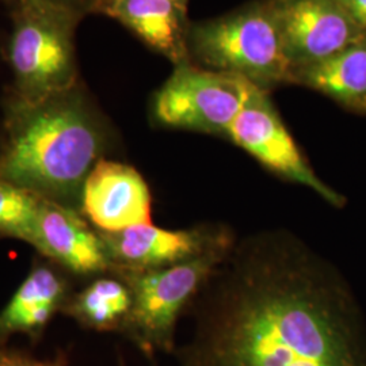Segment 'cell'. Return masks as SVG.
Here are the masks:
<instances>
[{
	"label": "cell",
	"mask_w": 366,
	"mask_h": 366,
	"mask_svg": "<svg viewBox=\"0 0 366 366\" xmlns=\"http://www.w3.org/2000/svg\"><path fill=\"white\" fill-rule=\"evenodd\" d=\"M198 295L182 366H366L340 293L293 236L234 244Z\"/></svg>",
	"instance_id": "6da1fadb"
},
{
	"label": "cell",
	"mask_w": 366,
	"mask_h": 366,
	"mask_svg": "<svg viewBox=\"0 0 366 366\" xmlns=\"http://www.w3.org/2000/svg\"><path fill=\"white\" fill-rule=\"evenodd\" d=\"M0 154V179L80 207L84 181L109 144L105 121L78 86L39 101L14 97Z\"/></svg>",
	"instance_id": "7a4b0ae2"
},
{
	"label": "cell",
	"mask_w": 366,
	"mask_h": 366,
	"mask_svg": "<svg viewBox=\"0 0 366 366\" xmlns=\"http://www.w3.org/2000/svg\"><path fill=\"white\" fill-rule=\"evenodd\" d=\"M187 49L193 64L242 76L266 92L293 84V68L270 0L190 24Z\"/></svg>",
	"instance_id": "3957f363"
},
{
	"label": "cell",
	"mask_w": 366,
	"mask_h": 366,
	"mask_svg": "<svg viewBox=\"0 0 366 366\" xmlns=\"http://www.w3.org/2000/svg\"><path fill=\"white\" fill-rule=\"evenodd\" d=\"M9 54L15 98L39 101L76 86L75 29L81 14L44 0L15 1Z\"/></svg>",
	"instance_id": "277c9868"
},
{
	"label": "cell",
	"mask_w": 366,
	"mask_h": 366,
	"mask_svg": "<svg viewBox=\"0 0 366 366\" xmlns=\"http://www.w3.org/2000/svg\"><path fill=\"white\" fill-rule=\"evenodd\" d=\"M235 242L229 231L204 252L169 267L119 277L132 292L125 334L148 357L172 352L175 328L184 307L196 299Z\"/></svg>",
	"instance_id": "5b68a950"
},
{
	"label": "cell",
	"mask_w": 366,
	"mask_h": 366,
	"mask_svg": "<svg viewBox=\"0 0 366 366\" xmlns=\"http://www.w3.org/2000/svg\"><path fill=\"white\" fill-rule=\"evenodd\" d=\"M259 87L234 74L186 61L155 94L152 117L159 125L227 139L234 121Z\"/></svg>",
	"instance_id": "8992f818"
},
{
	"label": "cell",
	"mask_w": 366,
	"mask_h": 366,
	"mask_svg": "<svg viewBox=\"0 0 366 366\" xmlns=\"http://www.w3.org/2000/svg\"><path fill=\"white\" fill-rule=\"evenodd\" d=\"M277 175L310 187L334 207L345 198L320 181L311 169L270 99V92L258 89L236 117L227 136Z\"/></svg>",
	"instance_id": "52a82bcc"
},
{
	"label": "cell",
	"mask_w": 366,
	"mask_h": 366,
	"mask_svg": "<svg viewBox=\"0 0 366 366\" xmlns=\"http://www.w3.org/2000/svg\"><path fill=\"white\" fill-rule=\"evenodd\" d=\"M270 1L293 74L366 37L338 0Z\"/></svg>",
	"instance_id": "ba28073f"
},
{
	"label": "cell",
	"mask_w": 366,
	"mask_h": 366,
	"mask_svg": "<svg viewBox=\"0 0 366 366\" xmlns=\"http://www.w3.org/2000/svg\"><path fill=\"white\" fill-rule=\"evenodd\" d=\"M81 213L101 232L152 224V197L142 174L121 162L99 159L80 196Z\"/></svg>",
	"instance_id": "9c48e42d"
},
{
	"label": "cell",
	"mask_w": 366,
	"mask_h": 366,
	"mask_svg": "<svg viewBox=\"0 0 366 366\" xmlns=\"http://www.w3.org/2000/svg\"><path fill=\"white\" fill-rule=\"evenodd\" d=\"M228 229L194 228L169 231L152 224L118 232H99L112 270L118 275L169 267L204 252Z\"/></svg>",
	"instance_id": "30bf717a"
},
{
	"label": "cell",
	"mask_w": 366,
	"mask_h": 366,
	"mask_svg": "<svg viewBox=\"0 0 366 366\" xmlns=\"http://www.w3.org/2000/svg\"><path fill=\"white\" fill-rule=\"evenodd\" d=\"M30 244L76 274L112 270L104 240L76 210L42 198Z\"/></svg>",
	"instance_id": "8fae6325"
},
{
	"label": "cell",
	"mask_w": 366,
	"mask_h": 366,
	"mask_svg": "<svg viewBox=\"0 0 366 366\" xmlns=\"http://www.w3.org/2000/svg\"><path fill=\"white\" fill-rule=\"evenodd\" d=\"M92 11L128 27L174 66L189 60L187 7L172 0H94Z\"/></svg>",
	"instance_id": "7c38bea8"
},
{
	"label": "cell",
	"mask_w": 366,
	"mask_h": 366,
	"mask_svg": "<svg viewBox=\"0 0 366 366\" xmlns=\"http://www.w3.org/2000/svg\"><path fill=\"white\" fill-rule=\"evenodd\" d=\"M66 296L60 275L46 266L36 267L0 312V346L14 334L39 338L53 315L63 308Z\"/></svg>",
	"instance_id": "4fadbf2b"
},
{
	"label": "cell",
	"mask_w": 366,
	"mask_h": 366,
	"mask_svg": "<svg viewBox=\"0 0 366 366\" xmlns=\"http://www.w3.org/2000/svg\"><path fill=\"white\" fill-rule=\"evenodd\" d=\"M293 84L310 87L366 114V37L323 61L295 71Z\"/></svg>",
	"instance_id": "5bb4252c"
},
{
	"label": "cell",
	"mask_w": 366,
	"mask_h": 366,
	"mask_svg": "<svg viewBox=\"0 0 366 366\" xmlns=\"http://www.w3.org/2000/svg\"><path fill=\"white\" fill-rule=\"evenodd\" d=\"M83 327L125 332L132 311V292L122 280L99 278L63 307Z\"/></svg>",
	"instance_id": "9a60e30c"
},
{
	"label": "cell",
	"mask_w": 366,
	"mask_h": 366,
	"mask_svg": "<svg viewBox=\"0 0 366 366\" xmlns=\"http://www.w3.org/2000/svg\"><path fill=\"white\" fill-rule=\"evenodd\" d=\"M42 197L0 179V235L30 243Z\"/></svg>",
	"instance_id": "2e32d148"
},
{
	"label": "cell",
	"mask_w": 366,
	"mask_h": 366,
	"mask_svg": "<svg viewBox=\"0 0 366 366\" xmlns=\"http://www.w3.org/2000/svg\"><path fill=\"white\" fill-rule=\"evenodd\" d=\"M0 366H66L64 358L39 360L18 350L0 346Z\"/></svg>",
	"instance_id": "e0dca14e"
},
{
	"label": "cell",
	"mask_w": 366,
	"mask_h": 366,
	"mask_svg": "<svg viewBox=\"0 0 366 366\" xmlns=\"http://www.w3.org/2000/svg\"><path fill=\"white\" fill-rule=\"evenodd\" d=\"M352 16L355 25L366 34V0H338Z\"/></svg>",
	"instance_id": "ac0fdd59"
},
{
	"label": "cell",
	"mask_w": 366,
	"mask_h": 366,
	"mask_svg": "<svg viewBox=\"0 0 366 366\" xmlns=\"http://www.w3.org/2000/svg\"><path fill=\"white\" fill-rule=\"evenodd\" d=\"M15 1H19V0H15ZM44 1H51V3H56V4L66 6V7L78 10L80 13L90 10L92 3H94V0H44Z\"/></svg>",
	"instance_id": "d6986e66"
},
{
	"label": "cell",
	"mask_w": 366,
	"mask_h": 366,
	"mask_svg": "<svg viewBox=\"0 0 366 366\" xmlns=\"http://www.w3.org/2000/svg\"><path fill=\"white\" fill-rule=\"evenodd\" d=\"M172 1H175V3H178V4H182V6L187 7V0H172Z\"/></svg>",
	"instance_id": "ffe728a7"
}]
</instances>
